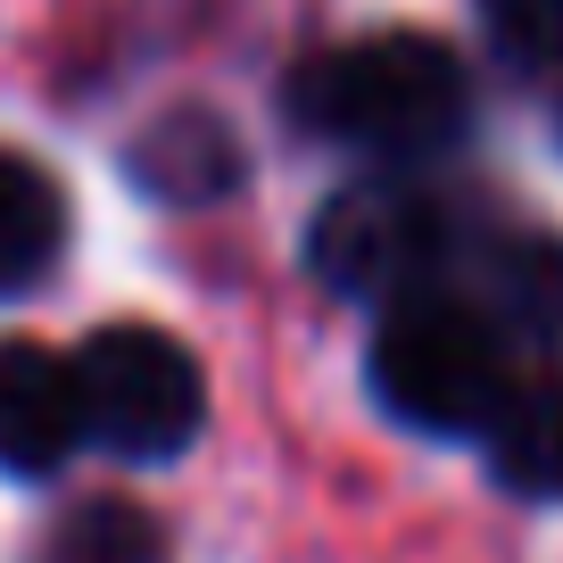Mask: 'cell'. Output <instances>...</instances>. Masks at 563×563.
I'll list each match as a JSON object with an SVG mask.
<instances>
[{
  "label": "cell",
  "mask_w": 563,
  "mask_h": 563,
  "mask_svg": "<svg viewBox=\"0 0 563 563\" xmlns=\"http://www.w3.org/2000/svg\"><path fill=\"white\" fill-rule=\"evenodd\" d=\"M440 257H448V208L422 183H349L307 224V274L356 307L431 290Z\"/></svg>",
  "instance_id": "cell-4"
},
{
  "label": "cell",
  "mask_w": 563,
  "mask_h": 563,
  "mask_svg": "<svg viewBox=\"0 0 563 563\" xmlns=\"http://www.w3.org/2000/svg\"><path fill=\"white\" fill-rule=\"evenodd\" d=\"M75 389H84V440L124 464L183 456L208 422L199 356L158 323H100L75 349Z\"/></svg>",
  "instance_id": "cell-3"
},
{
  "label": "cell",
  "mask_w": 563,
  "mask_h": 563,
  "mask_svg": "<svg viewBox=\"0 0 563 563\" xmlns=\"http://www.w3.org/2000/svg\"><path fill=\"white\" fill-rule=\"evenodd\" d=\"M67 249V191L51 183V166L0 150V299L34 290Z\"/></svg>",
  "instance_id": "cell-8"
},
{
  "label": "cell",
  "mask_w": 563,
  "mask_h": 563,
  "mask_svg": "<svg viewBox=\"0 0 563 563\" xmlns=\"http://www.w3.org/2000/svg\"><path fill=\"white\" fill-rule=\"evenodd\" d=\"M481 25L514 67H563V0H481Z\"/></svg>",
  "instance_id": "cell-11"
},
{
  "label": "cell",
  "mask_w": 563,
  "mask_h": 563,
  "mask_svg": "<svg viewBox=\"0 0 563 563\" xmlns=\"http://www.w3.org/2000/svg\"><path fill=\"white\" fill-rule=\"evenodd\" d=\"M133 183L158 199H183V208L191 199H224L241 183V141L208 108H175V117H158L133 141Z\"/></svg>",
  "instance_id": "cell-7"
},
{
  "label": "cell",
  "mask_w": 563,
  "mask_h": 563,
  "mask_svg": "<svg viewBox=\"0 0 563 563\" xmlns=\"http://www.w3.org/2000/svg\"><path fill=\"white\" fill-rule=\"evenodd\" d=\"M58 563H166V539L133 506H75L58 530Z\"/></svg>",
  "instance_id": "cell-10"
},
{
  "label": "cell",
  "mask_w": 563,
  "mask_h": 563,
  "mask_svg": "<svg viewBox=\"0 0 563 563\" xmlns=\"http://www.w3.org/2000/svg\"><path fill=\"white\" fill-rule=\"evenodd\" d=\"M373 398L431 440H481L506 406L514 373V332L489 316V299L464 290H406L373 323Z\"/></svg>",
  "instance_id": "cell-2"
},
{
  "label": "cell",
  "mask_w": 563,
  "mask_h": 563,
  "mask_svg": "<svg viewBox=\"0 0 563 563\" xmlns=\"http://www.w3.org/2000/svg\"><path fill=\"white\" fill-rule=\"evenodd\" d=\"M555 150H563V91H555Z\"/></svg>",
  "instance_id": "cell-12"
},
{
  "label": "cell",
  "mask_w": 563,
  "mask_h": 563,
  "mask_svg": "<svg viewBox=\"0 0 563 563\" xmlns=\"http://www.w3.org/2000/svg\"><path fill=\"white\" fill-rule=\"evenodd\" d=\"M282 100L316 141H340L356 158L415 166L464 141L473 75L431 34H356V42H332V51L307 58Z\"/></svg>",
  "instance_id": "cell-1"
},
{
  "label": "cell",
  "mask_w": 563,
  "mask_h": 563,
  "mask_svg": "<svg viewBox=\"0 0 563 563\" xmlns=\"http://www.w3.org/2000/svg\"><path fill=\"white\" fill-rule=\"evenodd\" d=\"M489 316L506 323L514 340L530 349H555L563 356V241L555 232H522L489 257Z\"/></svg>",
  "instance_id": "cell-9"
},
{
  "label": "cell",
  "mask_w": 563,
  "mask_h": 563,
  "mask_svg": "<svg viewBox=\"0 0 563 563\" xmlns=\"http://www.w3.org/2000/svg\"><path fill=\"white\" fill-rule=\"evenodd\" d=\"M489 440V473L530 506H563V373H530L506 389Z\"/></svg>",
  "instance_id": "cell-6"
},
{
  "label": "cell",
  "mask_w": 563,
  "mask_h": 563,
  "mask_svg": "<svg viewBox=\"0 0 563 563\" xmlns=\"http://www.w3.org/2000/svg\"><path fill=\"white\" fill-rule=\"evenodd\" d=\"M84 448V389L75 356L42 340H0V473H58Z\"/></svg>",
  "instance_id": "cell-5"
}]
</instances>
